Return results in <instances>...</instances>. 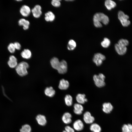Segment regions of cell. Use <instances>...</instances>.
<instances>
[{"instance_id":"cell-1","label":"cell","mask_w":132,"mask_h":132,"mask_svg":"<svg viewBox=\"0 0 132 132\" xmlns=\"http://www.w3.org/2000/svg\"><path fill=\"white\" fill-rule=\"evenodd\" d=\"M93 22L94 26L97 27H99L102 26L101 22L105 25L108 24L109 19L108 16L102 12H97L93 16Z\"/></svg>"},{"instance_id":"cell-2","label":"cell","mask_w":132,"mask_h":132,"mask_svg":"<svg viewBox=\"0 0 132 132\" xmlns=\"http://www.w3.org/2000/svg\"><path fill=\"white\" fill-rule=\"evenodd\" d=\"M29 67V65L27 62L22 61L18 64L15 67V69L19 75L21 76H23L28 74L27 69Z\"/></svg>"},{"instance_id":"cell-3","label":"cell","mask_w":132,"mask_h":132,"mask_svg":"<svg viewBox=\"0 0 132 132\" xmlns=\"http://www.w3.org/2000/svg\"><path fill=\"white\" fill-rule=\"evenodd\" d=\"M105 77L102 73H99L98 75H95L93 78L95 85L98 87L101 88L104 87L105 85L104 81Z\"/></svg>"},{"instance_id":"cell-4","label":"cell","mask_w":132,"mask_h":132,"mask_svg":"<svg viewBox=\"0 0 132 132\" xmlns=\"http://www.w3.org/2000/svg\"><path fill=\"white\" fill-rule=\"evenodd\" d=\"M118 18L121 24L124 27H127L131 24V22L129 20V16L125 14L123 12L120 11L118 12Z\"/></svg>"},{"instance_id":"cell-5","label":"cell","mask_w":132,"mask_h":132,"mask_svg":"<svg viewBox=\"0 0 132 132\" xmlns=\"http://www.w3.org/2000/svg\"><path fill=\"white\" fill-rule=\"evenodd\" d=\"M106 59L105 56L100 53L95 54L93 56V61L97 66H99Z\"/></svg>"},{"instance_id":"cell-6","label":"cell","mask_w":132,"mask_h":132,"mask_svg":"<svg viewBox=\"0 0 132 132\" xmlns=\"http://www.w3.org/2000/svg\"><path fill=\"white\" fill-rule=\"evenodd\" d=\"M67 66L66 62L64 60L60 62L58 67L57 70L58 73L60 74H64L67 71Z\"/></svg>"},{"instance_id":"cell-7","label":"cell","mask_w":132,"mask_h":132,"mask_svg":"<svg viewBox=\"0 0 132 132\" xmlns=\"http://www.w3.org/2000/svg\"><path fill=\"white\" fill-rule=\"evenodd\" d=\"M41 10L42 8L40 5H35L31 10L33 16L36 18L40 17L42 13Z\"/></svg>"},{"instance_id":"cell-8","label":"cell","mask_w":132,"mask_h":132,"mask_svg":"<svg viewBox=\"0 0 132 132\" xmlns=\"http://www.w3.org/2000/svg\"><path fill=\"white\" fill-rule=\"evenodd\" d=\"M83 119L85 122L87 124L92 123L95 120L94 118L88 111L85 112L84 114Z\"/></svg>"},{"instance_id":"cell-9","label":"cell","mask_w":132,"mask_h":132,"mask_svg":"<svg viewBox=\"0 0 132 132\" xmlns=\"http://www.w3.org/2000/svg\"><path fill=\"white\" fill-rule=\"evenodd\" d=\"M114 47L116 51L119 55H124L127 52V48L126 47L120 45L116 43L115 44Z\"/></svg>"},{"instance_id":"cell-10","label":"cell","mask_w":132,"mask_h":132,"mask_svg":"<svg viewBox=\"0 0 132 132\" xmlns=\"http://www.w3.org/2000/svg\"><path fill=\"white\" fill-rule=\"evenodd\" d=\"M20 11L21 14L23 16L27 17L30 14L31 10L29 6L26 5H24L20 8Z\"/></svg>"},{"instance_id":"cell-11","label":"cell","mask_w":132,"mask_h":132,"mask_svg":"<svg viewBox=\"0 0 132 132\" xmlns=\"http://www.w3.org/2000/svg\"><path fill=\"white\" fill-rule=\"evenodd\" d=\"M8 64L10 67L12 68H15L18 64L17 59L14 56L11 55L9 57Z\"/></svg>"},{"instance_id":"cell-12","label":"cell","mask_w":132,"mask_h":132,"mask_svg":"<svg viewBox=\"0 0 132 132\" xmlns=\"http://www.w3.org/2000/svg\"><path fill=\"white\" fill-rule=\"evenodd\" d=\"M74 128L77 131L82 130L84 127V125L82 121L78 119L75 121L73 123Z\"/></svg>"},{"instance_id":"cell-13","label":"cell","mask_w":132,"mask_h":132,"mask_svg":"<svg viewBox=\"0 0 132 132\" xmlns=\"http://www.w3.org/2000/svg\"><path fill=\"white\" fill-rule=\"evenodd\" d=\"M102 107L103 111L107 114L110 113L113 109L112 105L109 102L103 103L102 105Z\"/></svg>"},{"instance_id":"cell-14","label":"cell","mask_w":132,"mask_h":132,"mask_svg":"<svg viewBox=\"0 0 132 132\" xmlns=\"http://www.w3.org/2000/svg\"><path fill=\"white\" fill-rule=\"evenodd\" d=\"M36 119L38 123L40 125L44 126L46 123V119L44 115L39 114L36 116Z\"/></svg>"},{"instance_id":"cell-15","label":"cell","mask_w":132,"mask_h":132,"mask_svg":"<svg viewBox=\"0 0 132 132\" xmlns=\"http://www.w3.org/2000/svg\"><path fill=\"white\" fill-rule=\"evenodd\" d=\"M72 115L68 112L65 113L62 117V120L63 122L66 124L70 123L72 122Z\"/></svg>"},{"instance_id":"cell-16","label":"cell","mask_w":132,"mask_h":132,"mask_svg":"<svg viewBox=\"0 0 132 132\" xmlns=\"http://www.w3.org/2000/svg\"><path fill=\"white\" fill-rule=\"evenodd\" d=\"M18 23L19 25L22 26L23 29L25 30L28 29L30 24L28 21L24 18L20 19L18 21Z\"/></svg>"},{"instance_id":"cell-17","label":"cell","mask_w":132,"mask_h":132,"mask_svg":"<svg viewBox=\"0 0 132 132\" xmlns=\"http://www.w3.org/2000/svg\"><path fill=\"white\" fill-rule=\"evenodd\" d=\"M69 86L68 81L64 79H62L60 81L58 88L61 90H66L68 88Z\"/></svg>"},{"instance_id":"cell-18","label":"cell","mask_w":132,"mask_h":132,"mask_svg":"<svg viewBox=\"0 0 132 132\" xmlns=\"http://www.w3.org/2000/svg\"><path fill=\"white\" fill-rule=\"evenodd\" d=\"M84 94H78L77 95L76 99L78 103L80 104H84L88 101V99L85 98Z\"/></svg>"},{"instance_id":"cell-19","label":"cell","mask_w":132,"mask_h":132,"mask_svg":"<svg viewBox=\"0 0 132 132\" xmlns=\"http://www.w3.org/2000/svg\"><path fill=\"white\" fill-rule=\"evenodd\" d=\"M74 111L76 114L80 115L82 114L83 110V107L80 104L75 103L74 106Z\"/></svg>"},{"instance_id":"cell-20","label":"cell","mask_w":132,"mask_h":132,"mask_svg":"<svg viewBox=\"0 0 132 132\" xmlns=\"http://www.w3.org/2000/svg\"><path fill=\"white\" fill-rule=\"evenodd\" d=\"M104 4L107 9L109 10L114 8L116 6V4L115 2L111 0H105Z\"/></svg>"},{"instance_id":"cell-21","label":"cell","mask_w":132,"mask_h":132,"mask_svg":"<svg viewBox=\"0 0 132 132\" xmlns=\"http://www.w3.org/2000/svg\"><path fill=\"white\" fill-rule=\"evenodd\" d=\"M45 20L46 22H53L55 19V14L51 11H49L45 13Z\"/></svg>"},{"instance_id":"cell-22","label":"cell","mask_w":132,"mask_h":132,"mask_svg":"<svg viewBox=\"0 0 132 132\" xmlns=\"http://www.w3.org/2000/svg\"><path fill=\"white\" fill-rule=\"evenodd\" d=\"M60 62L57 58L54 57L51 59L50 63L52 67L57 70L59 66Z\"/></svg>"},{"instance_id":"cell-23","label":"cell","mask_w":132,"mask_h":132,"mask_svg":"<svg viewBox=\"0 0 132 132\" xmlns=\"http://www.w3.org/2000/svg\"><path fill=\"white\" fill-rule=\"evenodd\" d=\"M21 55L23 58L28 59L31 58L32 56V53L29 49H25L21 53Z\"/></svg>"},{"instance_id":"cell-24","label":"cell","mask_w":132,"mask_h":132,"mask_svg":"<svg viewBox=\"0 0 132 132\" xmlns=\"http://www.w3.org/2000/svg\"><path fill=\"white\" fill-rule=\"evenodd\" d=\"M44 93L46 96L52 97L55 95V91L52 87H47L45 89Z\"/></svg>"},{"instance_id":"cell-25","label":"cell","mask_w":132,"mask_h":132,"mask_svg":"<svg viewBox=\"0 0 132 132\" xmlns=\"http://www.w3.org/2000/svg\"><path fill=\"white\" fill-rule=\"evenodd\" d=\"M90 129L93 132H100L101 131V128L100 126L95 123H92L91 125Z\"/></svg>"},{"instance_id":"cell-26","label":"cell","mask_w":132,"mask_h":132,"mask_svg":"<svg viewBox=\"0 0 132 132\" xmlns=\"http://www.w3.org/2000/svg\"><path fill=\"white\" fill-rule=\"evenodd\" d=\"M76 43L75 41L73 39H70L68 42L67 48L69 50H73L76 48Z\"/></svg>"},{"instance_id":"cell-27","label":"cell","mask_w":132,"mask_h":132,"mask_svg":"<svg viewBox=\"0 0 132 132\" xmlns=\"http://www.w3.org/2000/svg\"><path fill=\"white\" fill-rule=\"evenodd\" d=\"M65 101L67 106H71L73 103L72 97L69 95H67L65 97Z\"/></svg>"},{"instance_id":"cell-28","label":"cell","mask_w":132,"mask_h":132,"mask_svg":"<svg viewBox=\"0 0 132 132\" xmlns=\"http://www.w3.org/2000/svg\"><path fill=\"white\" fill-rule=\"evenodd\" d=\"M110 40L108 38L105 37L103 41L101 43V44L102 46L104 48L108 47L110 45Z\"/></svg>"},{"instance_id":"cell-29","label":"cell","mask_w":132,"mask_h":132,"mask_svg":"<svg viewBox=\"0 0 132 132\" xmlns=\"http://www.w3.org/2000/svg\"><path fill=\"white\" fill-rule=\"evenodd\" d=\"M20 131V132H31V128L29 125L26 124L22 126Z\"/></svg>"},{"instance_id":"cell-30","label":"cell","mask_w":132,"mask_h":132,"mask_svg":"<svg viewBox=\"0 0 132 132\" xmlns=\"http://www.w3.org/2000/svg\"><path fill=\"white\" fill-rule=\"evenodd\" d=\"M117 44L126 47L129 45V41L126 39H121L119 40Z\"/></svg>"},{"instance_id":"cell-31","label":"cell","mask_w":132,"mask_h":132,"mask_svg":"<svg viewBox=\"0 0 132 132\" xmlns=\"http://www.w3.org/2000/svg\"><path fill=\"white\" fill-rule=\"evenodd\" d=\"M7 48L8 50L10 53H13L15 52L16 49L13 43H10Z\"/></svg>"},{"instance_id":"cell-32","label":"cell","mask_w":132,"mask_h":132,"mask_svg":"<svg viewBox=\"0 0 132 132\" xmlns=\"http://www.w3.org/2000/svg\"><path fill=\"white\" fill-rule=\"evenodd\" d=\"M61 1L60 0H53L51 2V4L53 6L58 7L61 5Z\"/></svg>"},{"instance_id":"cell-33","label":"cell","mask_w":132,"mask_h":132,"mask_svg":"<svg viewBox=\"0 0 132 132\" xmlns=\"http://www.w3.org/2000/svg\"><path fill=\"white\" fill-rule=\"evenodd\" d=\"M65 131L67 132H75L74 130L71 127L67 126L65 127Z\"/></svg>"},{"instance_id":"cell-34","label":"cell","mask_w":132,"mask_h":132,"mask_svg":"<svg viewBox=\"0 0 132 132\" xmlns=\"http://www.w3.org/2000/svg\"><path fill=\"white\" fill-rule=\"evenodd\" d=\"M13 44L15 49L17 50H20L21 49V45L19 43L16 42H14Z\"/></svg>"},{"instance_id":"cell-35","label":"cell","mask_w":132,"mask_h":132,"mask_svg":"<svg viewBox=\"0 0 132 132\" xmlns=\"http://www.w3.org/2000/svg\"><path fill=\"white\" fill-rule=\"evenodd\" d=\"M122 132H129L127 125L124 124L122 128Z\"/></svg>"},{"instance_id":"cell-36","label":"cell","mask_w":132,"mask_h":132,"mask_svg":"<svg viewBox=\"0 0 132 132\" xmlns=\"http://www.w3.org/2000/svg\"><path fill=\"white\" fill-rule=\"evenodd\" d=\"M129 132H132V125L130 124H127Z\"/></svg>"},{"instance_id":"cell-37","label":"cell","mask_w":132,"mask_h":132,"mask_svg":"<svg viewBox=\"0 0 132 132\" xmlns=\"http://www.w3.org/2000/svg\"><path fill=\"white\" fill-rule=\"evenodd\" d=\"M66 1H74V0H66Z\"/></svg>"},{"instance_id":"cell-38","label":"cell","mask_w":132,"mask_h":132,"mask_svg":"<svg viewBox=\"0 0 132 132\" xmlns=\"http://www.w3.org/2000/svg\"><path fill=\"white\" fill-rule=\"evenodd\" d=\"M63 132H67L65 130V131H63Z\"/></svg>"},{"instance_id":"cell-39","label":"cell","mask_w":132,"mask_h":132,"mask_svg":"<svg viewBox=\"0 0 132 132\" xmlns=\"http://www.w3.org/2000/svg\"><path fill=\"white\" fill-rule=\"evenodd\" d=\"M17 1H21L22 0H17Z\"/></svg>"}]
</instances>
